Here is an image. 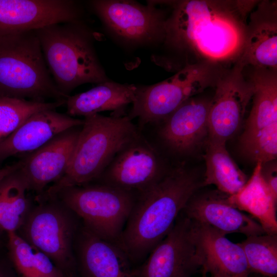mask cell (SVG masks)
I'll use <instances>...</instances> for the list:
<instances>
[{
	"label": "cell",
	"mask_w": 277,
	"mask_h": 277,
	"mask_svg": "<svg viewBox=\"0 0 277 277\" xmlns=\"http://www.w3.org/2000/svg\"><path fill=\"white\" fill-rule=\"evenodd\" d=\"M0 96L65 101L47 66L35 30L0 35Z\"/></svg>",
	"instance_id": "5b68a950"
},
{
	"label": "cell",
	"mask_w": 277,
	"mask_h": 277,
	"mask_svg": "<svg viewBox=\"0 0 277 277\" xmlns=\"http://www.w3.org/2000/svg\"><path fill=\"white\" fill-rule=\"evenodd\" d=\"M247 277H249V276H247Z\"/></svg>",
	"instance_id": "d6a6232c"
},
{
	"label": "cell",
	"mask_w": 277,
	"mask_h": 277,
	"mask_svg": "<svg viewBox=\"0 0 277 277\" xmlns=\"http://www.w3.org/2000/svg\"><path fill=\"white\" fill-rule=\"evenodd\" d=\"M7 233L11 259L21 277H63L62 271L46 254L17 232Z\"/></svg>",
	"instance_id": "484cf974"
},
{
	"label": "cell",
	"mask_w": 277,
	"mask_h": 277,
	"mask_svg": "<svg viewBox=\"0 0 277 277\" xmlns=\"http://www.w3.org/2000/svg\"><path fill=\"white\" fill-rule=\"evenodd\" d=\"M228 195L217 190L201 191L190 199L182 210L192 221L211 227L225 235L247 237L265 234L260 224L234 206Z\"/></svg>",
	"instance_id": "2e32d148"
},
{
	"label": "cell",
	"mask_w": 277,
	"mask_h": 277,
	"mask_svg": "<svg viewBox=\"0 0 277 277\" xmlns=\"http://www.w3.org/2000/svg\"><path fill=\"white\" fill-rule=\"evenodd\" d=\"M90 5L105 26L124 41L150 44L164 39L166 19L154 2L142 5L130 1L95 0Z\"/></svg>",
	"instance_id": "30bf717a"
},
{
	"label": "cell",
	"mask_w": 277,
	"mask_h": 277,
	"mask_svg": "<svg viewBox=\"0 0 277 277\" xmlns=\"http://www.w3.org/2000/svg\"><path fill=\"white\" fill-rule=\"evenodd\" d=\"M239 244L244 252L250 273L276 276L277 234L248 236Z\"/></svg>",
	"instance_id": "4316f807"
},
{
	"label": "cell",
	"mask_w": 277,
	"mask_h": 277,
	"mask_svg": "<svg viewBox=\"0 0 277 277\" xmlns=\"http://www.w3.org/2000/svg\"><path fill=\"white\" fill-rule=\"evenodd\" d=\"M244 69L235 63L216 82L209 103L207 140L226 144L239 128L253 93L251 81L243 75Z\"/></svg>",
	"instance_id": "7c38bea8"
},
{
	"label": "cell",
	"mask_w": 277,
	"mask_h": 277,
	"mask_svg": "<svg viewBox=\"0 0 277 277\" xmlns=\"http://www.w3.org/2000/svg\"><path fill=\"white\" fill-rule=\"evenodd\" d=\"M0 277H11L7 270L0 265Z\"/></svg>",
	"instance_id": "4dcf8cb0"
},
{
	"label": "cell",
	"mask_w": 277,
	"mask_h": 277,
	"mask_svg": "<svg viewBox=\"0 0 277 277\" xmlns=\"http://www.w3.org/2000/svg\"><path fill=\"white\" fill-rule=\"evenodd\" d=\"M211 277H230V276L221 275H216L212 276Z\"/></svg>",
	"instance_id": "1f68e13d"
},
{
	"label": "cell",
	"mask_w": 277,
	"mask_h": 277,
	"mask_svg": "<svg viewBox=\"0 0 277 277\" xmlns=\"http://www.w3.org/2000/svg\"><path fill=\"white\" fill-rule=\"evenodd\" d=\"M193 222L197 252L203 277L221 275L247 277L250 271L242 248L226 235L206 225Z\"/></svg>",
	"instance_id": "d6986e66"
},
{
	"label": "cell",
	"mask_w": 277,
	"mask_h": 277,
	"mask_svg": "<svg viewBox=\"0 0 277 277\" xmlns=\"http://www.w3.org/2000/svg\"><path fill=\"white\" fill-rule=\"evenodd\" d=\"M247 22L244 46L236 63L244 68L277 71V5L276 1L258 3Z\"/></svg>",
	"instance_id": "e0dca14e"
},
{
	"label": "cell",
	"mask_w": 277,
	"mask_h": 277,
	"mask_svg": "<svg viewBox=\"0 0 277 277\" xmlns=\"http://www.w3.org/2000/svg\"><path fill=\"white\" fill-rule=\"evenodd\" d=\"M136 89L133 84L109 80L97 84L87 91L69 95L66 101V114L74 117H85L105 111L122 112L133 102Z\"/></svg>",
	"instance_id": "7402d4cb"
},
{
	"label": "cell",
	"mask_w": 277,
	"mask_h": 277,
	"mask_svg": "<svg viewBox=\"0 0 277 277\" xmlns=\"http://www.w3.org/2000/svg\"><path fill=\"white\" fill-rule=\"evenodd\" d=\"M21 163L20 161L11 165L0 168V181L6 175L19 168Z\"/></svg>",
	"instance_id": "f546056e"
},
{
	"label": "cell",
	"mask_w": 277,
	"mask_h": 277,
	"mask_svg": "<svg viewBox=\"0 0 277 277\" xmlns=\"http://www.w3.org/2000/svg\"><path fill=\"white\" fill-rule=\"evenodd\" d=\"M201 267L193 222L182 211L168 234L136 270L140 277H191Z\"/></svg>",
	"instance_id": "8fae6325"
},
{
	"label": "cell",
	"mask_w": 277,
	"mask_h": 277,
	"mask_svg": "<svg viewBox=\"0 0 277 277\" xmlns=\"http://www.w3.org/2000/svg\"><path fill=\"white\" fill-rule=\"evenodd\" d=\"M66 101L38 102L0 96V143L33 114L55 109Z\"/></svg>",
	"instance_id": "83f0119b"
},
{
	"label": "cell",
	"mask_w": 277,
	"mask_h": 277,
	"mask_svg": "<svg viewBox=\"0 0 277 277\" xmlns=\"http://www.w3.org/2000/svg\"><path fill=\"white\" fill-rule=\"evenodd\" d=\"M28 184L19 168L0 181V231L17 232L31 210Z\"/></svg>",
	"instance_id": "cb8c5ba5"
},
{
	"label": "cell",
	"mask_w": 277,
	"mask_h": 277,
	"mask_svg": "<svg viewBox=\"0 0 277 277\" xmlns=\"http://www.w3.org/2000/svg\"><path fill=\"white\" fill-rule=\"evenodd\" d=\"M203 181L196 171L180 167L137 193L120 240L132 264L146 259L165 238Z\"/></svg>",
	"instance_id": "7a4b0ae2"
},
{
	"label": "cell",
	"mask_w": 277,
	"mask_h": 277,
	"mask_svg": "<svg viewBox=\"0 0 277 277\" xmlns=\"http://www.w3.org/2000/svg\"><path fill=\"white\" fill-rule=\"evenodd\" d=\"M51 199V202L31 209L19 235L46 254L61 270L71 268L78 226L74 213L60 201Z\"/></svg>",
	"instance_id": "9c48e42d"
},
{
	"label": "cell",
	"mask_w": 277,
	"mask_h": 277,
	"mask_svg": "<svg viewBox=\"0 0 277 277\" xmlns=\"http://www.w3.org/2000/svg\"><path fill=\"white\" fill-rule=\"evenodd\" d=\"M83 123L84 120L55 109L36 112L0 143V164L11 156L31 153L61 132Z\"/></svg>",
	"instance_id": "ffe728a7"
},
{
	"label": "cell",
	"mask_w": 277,
	"mask_h": 277,
	"mask_svg": "<svg viewBox=\"0 0 277 277\" xmlns=\"http://www.w3.org/2000/svg\"><path fill=\"white\" fill-rule=\"evenodd\" d=\"M210 101L190 98L164 122L160 135L172 149L188 152L208 136Z\"/></svg>",
	"instance_id": "44dd1931"
},
{
	"label": "cell",
	"mask_w": 277,
	"mask_h": 277,
	"mask_svg": "<svg viewBox=\"0 0 277 277\" xmlns=\"http://www.w3.org/2000/svg\"><path fill=\"white\" fill-rule=\"evenodd\" d=\"M136 194L100 183L66 187L51 197L57 199L80 217L90 231L120 246Z\"/></svg>",
	"instance_id": "52a82bcc"
},
{
	"label": "cell",
	"mask_w": 277,
	"mask_h": 277,
	"mask_svg": "<svg viewBox=\"0 0 277 277\" xmlns=\"http://www.w3.org/2000/svg\"><path fill=\"white\" fill-rule=\"evenodd\" d=\"M221 65L205 61L188 64L171 77L150 86L137 87L128 117L141 125L165 121L193 96L214 87L226 71Z\"/></svg>",
	"instance_id": "8992f818"
},
{
	"label": "cell",
	"mask_w": 277,
	"mask_h": 277,
	"mask_svg": "<svg viewBox=\"0 0 277 277\" xmlns=\"http://www.w3.org/2000/svg\"><path fill=\"white\" fill-rule=\"evenodd\" d=\"M204 186L213 185L217 190L229 195L239 192L248 180L230 156L226 144L207 142Z\"/></svg>",
	"instance_id": "d4e9b609"
},
{
	"label": "cell",
	"mask_w": 277,
	"mask_h": 277,
	"mask_svg": "<svg viewBox=\"0 0 277 277\" xmlns=\"http://www.w3.org/2000/svg\"><path fill=\"white\" fill-rule=\"evenodd\" d=\"M169 3L172 10L166 20L164 39L168 46L191 53L198 61L223 67L238 61L244 46L247 16L256 1L184 0Z\"/></svg>",
	"instance_id": "6da1fadb"
},
{
	"label": "cell",
	"mask_w": 277,
	"mask_h": 277,
	"mask_svg": "<svg viewBox=\"0 0 277 277\" xmlns=\"http://www.w3.org/2000/svg\"><path fill=\"white\" fill-rule=\"evenodd\" d=\"M164 174L154 149L138 134L117 153L98 179L137 193Z\"/></svg>",
	"instance_id": "4fadbf2b"
},
{
	"label": "cell",
	"mask_w": 277,
	"mask_h": 277,
	"mask_svg": "<svg viewBox=\"0 0 277 277\" xmlns=\"http://www.w3.org/2000/svg\"><path fill=\"white\" fill-rule=\"evenodd\" d=\"M83 16L75 1L0 0V35L80 21Z\"/></svg>",
	"instance_id": "5bb4252c"
},
{
	"label": "cell",
	"mask_w": 277,
	"mask_h": 277,
	"mask_svg": "<svg viewBox=\"0 0 277 277\" xmlns=\"http://www.w3.org/2000/svg\"><path fill=\"white\" fill-rule=\"evenodd\" d=\"M252 106L240 138L243 155L262 164L277 156V71L254 69Z\"/></svg>",
	"instance_id": "ba28073f"
},
{
	"label": "cell",
	"mask_w": 277,
	"mask_h": 277,
	"mask_svg": "<svg viewBox=\"0 0 277 277\" xmlns=\"http://www.w3.org/2000/svg\"><path fill=\"white\" fill-rule=\"evenodd\" d=\"M261 176L273 196L277 199V166L275 160L262 164Z\"/></svg>",
	"instance_id": "f1b7e54d"
},
{
	"label": "cell",
	"mask_w": 277,
	"mask_h": 277,
	"mask_svg": "<svg viewBox=\"0 0 277 277\" xmlns=\"http://www.w3.org/2000/svg\"><path fill=\"white\" fill-rule=\"evenodd\" d=\"M35 31L50 74L62 94L68 97L81 85L108 81L94 50L93 33L83 21Z\"/></svg>",
	"instance_id": "3957f363"
},
{
	"label": "cell",
	"mask_w": 277,
	"mask_h": 277,
	"mask_svg": "<svg viewBox=\"0 0 277 277\" xmlns=\"http://www.w3.org/2000/svg\"><path fill=\"white\" fill-rule=\"evenodd\" d=\"M138 134L128 116L85 117L68 168L48 189L47 196L98 179L117 153Z\"/></svg>",
	"instance_id": "277c9868"
},
{
	"label": "cell",
	"mask_w": 277,
	"mask_h": 277,
	"mask_svg": "<svg viewBox=\"0 0 277 277\" xmlns=\"http://www.w3.org/2000/svg\"><path fill=\"white\" fill-rule=\"evenodd\" d=\"M75 241L84 277H140L118 244L98 236L83 225L78 228Z\"/></svg>",
	"instance_id": "ac0fdd59"
},
{
	"label": "cell",
	"mask_w": 277,
	"mask_h": 277,
	"mask_svg": "<svg viewBox=\"0 0 277 277\" xmlns=\"http://www.w3.org/2000/svg\"><path fill=\"white\" fill-rule=\"evenodd\" d=\"M262 163L258 162L251 177L238 193L228 195L229 202L239 210L248 213L265 233L277 234L275 199L263 180Z\"/></svg>",
	"instance_id": "603a6c76"
},
{
	"label": "cell",
	"mask_w": 277,
	"mask_h": 277,
	"mask_svg": "<svg viewBox=\"0 0 277 277\" xmlns=\"http://www.w3.org/2000/svg\"><path fill=\"white\" fill-rule=\"evenodd\" d=\"M82 126L67 129L36 150L23 155L19 160V170L30 190L41 192L48 184L56 182L64 175L70 163Z\"/></svg>",
	"instance_id": "9a60e30c"
}]
</instances>
